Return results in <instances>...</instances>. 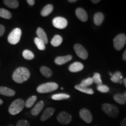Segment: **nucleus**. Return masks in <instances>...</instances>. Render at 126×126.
<instances>
[{"mask_svg":"<svg viewBox=\"0 0 126 126\" xmlns=\"http://www.w3.org/2000/svg\"><path fill=\"white\" fill-rule=\"evenodd\" d=\"M31 77L29 70L25 67H19L12 74V79L15 82L22 83L26 81Z\"/></svg>","mask_w":126,"mask_h":126,"instance_id":"f257e3e1","label":"nucleus"},{"mask_svg":"<svg viewBox=\"0 0 126 126\" xmlns=\"http://www.w3.org/2000/svg\"><path fill=\"white\" fill-rule=\"evenodd\" d=\"M25 102L23 99H18L11 104L9 107L8 111L11 115H16L19 113L23 109Z\"/></svg>","mask_w":126,"mask_h":126,"instance_id":"f03ea898","label":"nucleus"},{"mask_svg":"<svg viewBox=\"0 0 126 126\" xmlns=\"http://www.w3.org/2000/svg\"><path fill=\"white\" fill-rule=\"evenodd\" d=\"M59 88L57 83L55 82H47L39 85L37 88V92L40 94H46L56 91Z\"/></svg>","mask_w":126,"mask_h":126,"instance_id":"7ed1b4c3","label":"nucleus"},{"mask_svg":"<svg viewBox=\"0 0 126 126\" xmlns=\"http://www.w3.org/2000/svg\"><path fill=\"white\" fill-rule=\"evenodd\" d=\"M102 109L104 112L111 117H116L119 114V109L114 105L104 103L102 105Z\"/></svg>","mask_w":126,"mask_h":126,"instance_id":"20e7f679","label":"nucleus"},{"mask_svg":"<svg viewBox=\"0 0 126 126\" xmlns=\"http://www.w3.org/2000/svg\"><path fill=\"white\" fill-rule=\"evenodd\" d=\"M126 43V35L120 33L114 37L113 40V45L116 50H121L124 47Z\"/></svg>","mask_w":126,"mask_h":126,"instance_id":"39448f33","label":"nucleus"},{"mask_svg":"<svg viewBox=\"0 0 126 126\" xmlns=\"http://www.w3.org/2000/svg\"><path fill=\"white\" fill-rule=\"evenodd\" d=\"M22 31L19 28H15L9 34L8 41L11 45H16L20 41Z\"/></svg>","mask_w":126,"mask_h":126,"instance_id":"423d86ee","label":"nucleus"},{"mask_svg":"<svg viewBox=\"0 0 126 126\" xmlns=\"http://www.w3.org/2000/svg\"><path fill=\"white\" fill-rule=\"evenodd\" d=\"M53 25L55 28L57 29H63L67 27L68 21L65 18L63 17H56L53 20Z\"/></svg>","mask_w":126,"mask_h":126,"instance_id":"0eeeda50","label":"nucleus"},{"mask_svg":"<svg viewBox=\"0 0 126 126\" xmlns=\"http://www.w3.org/2000/svg\"><path fill=\"white\" fill-rule=\"evenodd\" d=\"M74 49L79 57L83 60H86L88 57V52L85 48L80 44H75Z\"/></svg>","mask_w":126,"mask_h":126,"instance_id":"6e6552de","label":"nucleus"},{"mask_svg":"<svg viewBox=\"0 0 126 126\" xmlns=\"http://www.w3.org/2000/svg\"><path fill=\"white\" fill-rule=\"evenodd\" d=\"M58 122L63 124H68L71 122L72 116L65 111H61L57 117Z\"/></svg>","mask_w":126,"mask_h":126,"instance_id":"1a4fd4ad","label":"nucleus"},{"mask_svg":"<svg viewBox=\"0 0 126 126\" xmlns=\"http://www.w3.org/2000/svg\"><path fill=\"white\" fill-rule=\"evenodd\" d=\"M79 116L84 122L87 123H90L92 122L93 117L89 110L86 109H82L79 111Z\"/></svg>","mask_w":126,"mask_h":126,"instance_id":"9d476101","label":"nucleus"},{"mask_svg":"<svg viewBox=\"0 0 126 126\" xmlns=\"http://www.w3.org/2000/svg\"><path fill=\"white\" fill-rule=\"evenodd\" d=\"M75 15L81 21L86 22L88 20V14L86 11L81 8H78L75 11Z\"/></svg>","mask_w":126,"mask_h":126,"instance_id":"9b49d317","label":"nucleus"},{"mask_svg":"<svg viewBox=\"0 0 126 126\" xmlns=\"http://www.w3.org/2000/svg\"><path fill=\"white\" fill-rule=\"evenodd\" d=\"M54 111H55V109L54 108H48L46 109L40 117L41 121H42V122H45V121L48 120L50 117H51V116H53V114H54Z\"/></svg>","mask_w":126,"mask_h":126,"instance_id":"f8f14e48","label":"nucleus"},{"mask_svg":"<svg viewBox=\"0 0 126 126\" xmlns=\"http://www.w3.org/2000/svg\"><path fill=\"white\" fill-rule=\"evenodd\" d=\"M72 59V57L71 55H67L65 56H59L56 58L54 62L57 65H63L71 60Z\"/></svg>","mask_w":126,"mask_h":126,"instance_id":"ddd939ff","label":"nucleus"},{"mask_svg":"<svg viewBox=\"0 0 126 126\" xmlns=\"http://www.w3.org/2000/svg\"><path fill=\"white\" fill-rule=\"evenodd\" d=\"M83 68V65L79 62H75L69 66L68 70L71 72H77L81 71Z\"/></svg>","mask_w":126,"mask_h":126,"instance_id":"4468645a","label":"nucleus"},{"mask_svg":"<svg viewBox=\"0 0 126 126\" xmlns=\"http://www.w3.org/2000/svg\"><path fill=\"white\" fill-rule=\"evenodd\" d=\"M44 105H45V103H44L43 101L39 102L34 106V108L31 110V114L33 115V116H37V115H38L43 109Z\"/></svg>","mask_w":126,"mask_h":126,"instance_id":"2eb2a0df","label":"nucleus"},{"mask_svg":"<svg viewBox=\"0 0 126 126\" xmlns=\"http://www.w3.org/2000/svg\"><path fill=\"white\" fill-rule=\"evenodd\" d=\"M36 34H37V37L39 39L43 40L45 44H47V43H48V39H47V34L42 28H37V31H36Z\"/></svg>","mask_w":126,"mask_h":126,"instance_id":"dca6fc26","label":"nucleus"},{"mask_svg":"<svg viewBox=\"0 0 126 126\" xmlns=\"http://www.w3.org/2000/svg\"><path fill=\"white\" fill-rule=\"evenodd\" d=\"M0 94L7 96H13L15 94V92L10 88L0 86Z\"/></svg>","mask_w":126,"mask_h":126,"instance_id":"f3484780","label":"nucleus"},{"mask_svg":"<svg viewBox=\"0 0 126 126\" xmlns=\"http://www.w3.org/2000/svg\"><path fill=\"white\" fill-rule=\"evenodd\" d=\"M53 9H54V7L53 5L51 4H48L46 5L45 7L41 11V15L42 16H47L49 15L50 14L53 12Z\"/></svg>","mask_w":126,"mask_h":126,"instance_id":"a211bd4d","label":"nucleus"},{"mask_svg":"<svg viewBox=\"0 0 126 126\" xmlns=\"http://www.w3.org/2000/svg\"><path fill=\"white\" fill-rule=\"evenodd\" d=\"M110 79L114 83H122L123 75L122 72L120 71H116L114 72L110 78Z\"/></svg>","mask_w":126,"mask_h":126,"instance_id":"6ab92c4d","label":"nucleus"},{"mask_svg":"<svg viewBox=\"0 0 126 126\" xmlns=\"http://www.w3.org/2000/svg\"><path fill=\"white\" fill-rule=\"evenodd\" d=\"M104 20V15L101 12H97L94 15V22L96 26H100Z\"/></svg>","mask_w":126,"mask_h":126,"instance_id":"aec40b11","label":"nucleus"},{"mask_svg":"<svg viewBox=\"0 0 126 126\" xmlns=\"http://www.w3.org/2000/svg\"><path fill=\"white\" fill-rule=\"evenodd\" d=\"M113 99L120 105H124L126 103V97L124 94H114Z\"/></svg>","mask_w":126,"mask_h":126,"instance_id":"412c9836","label":"nucleus"},{"mask_svg":"<svg viewBox=\"0 0 126 126\" xmlns=\"http://www.w3.org/2000/svg\"><path fill=\"white\" fill-rule=\"evenodd\" d=\"M63 38L61 36L56 34L55 35L51 41V44L53 46L58 47L62 43Z\"/></svg>","mask_w":126,"mask_h":126,"instance_id":"4be33fe9","label":"nucleus"},{"mask_svg":"<svg viewBox=\"0 0 126 126\" xmlns=\"http://www.w3.org/2000/svg\"><path fill=\"white\" fill-rule=\"evenodd\" d=\"M40 72L44 77H47V78H49V77L52 76L53 72L52 71L50 70L49 68L46 67V66H42L41 67L40 69Z\"/></svg>","mask_w":126,"mask_h":126,"instance_id":"5701e85b","label":"nucleus"},{"mask_svg":"<svg viewBox=\"0 0 126 126\" xmlns=\"http://www.w3.org/2000/svg\"><path fill=\"white\" fill-rule=\"evenodd\" d=\"M4 3L11 8L15 9L19 7V2L17 0H5Z\"/></svg>","mask_w":126,"mask_h":126,"instance_id":"b1692460","label":"nucleus"},{"mask_svg":"<svg viewBox=\"0 0 126 126\" xmlns=\"http://www.w3.org/2000/svg\"><path fill=\"white\" fill-rule=\"evenodd\" d=\"M75 88L77 90H78L80 92L85 93V94H94V91L92 90V89L89 88H86V87H83V86H81L79 85H77L75 86Z\"/></svg>","mask_w":126,"mask_h":126,"instance_id":"393cba45","label":"nucleus"},{"mask_svg":"<svg viewBox=\"0 0 126 126\" xmlns=\"http://www.w3.org/2000/svg\"><path fill=\"white\" fill-rule=\"evenodd\" d=\"M70 97V96L68 94H53L51 96L52 99L54 100H64V99H69Z\"/></svg>","mask_w":126,"mask_h":126,"instance_id":"a878e982","label":"nucleus"},{"mask_svg":"<svg viewBox=\"0 0 126 126\" xmlns=\"http://www.w3.org/2000/svg\"><path fill=\"white\" fill-rule=\"evenodd\" d=\"M0 17L6 19H9L12 18V14L7 9L0 8Z\"/></svg>","mask_w":126,"mask_h":126,"instance_id":"bb28decb","label":"nucleus"},{"mask_svg":"<svg viewBox=\"0 0 126 126\" xmlns=\"http://www.w3.org/2000/svg\"><path fill=\"white\" fill-rule=\"evenodd\" d=\"M37 100V96H32L31 97H30L29 98H28L25 102V106L27 108H30L31 107L33 106V105H34L35 102Z\"/></svg>","mask_w":126,"mask_h":126,"instance_id":"cd10ccee","label":"nucleus"},{"mask_svg":"<svg viewBox=\"0 0 126 126\" xmlns=\"http://www.w3.org/2000/svg\"><path fill=\"white\" fill-rule=\"evenodd\" d=\"M34 42L36 44V46H37V48H39V50H44L45 49L46 44L45 43V42H44L43 40H42L41 39H39L38 37H36V38H34Z\"/></svg>","mask_w":126,"mask_h":126,"instance_id":"c85d7f7f","label":"nucleus"},{"mask_svg":"<svg viewBox=\"0 0 126 126\" xmlns=\"http://www.w3.org/2000/svg\"><path fill=\"white\" fill-rule=\"evenodd\" d=\"M22 55L23 57H24V59L26 60H31L33 59L34 57L33 53L29 50H24V51H23Z\"/></svg>","mask_w":126,"mask_h":126,"instance_id":"c756f323","label":"nucleus"},{"mask_svg":"<svg viewBox=\"0 0 126 126\" xmlns=\"http://www.w3.org/2000/svg\"><path fill=\"white\" fill-rule=\"evenodd\" d=\"M93 79V82H94L96 84H97V85H100L102 84V81L101 79V76L99 73L96 72L94 74V76L92 77Z\"/></svg>","mask_w":126,"mask_h":126,"instance_id":"7c9ffc66","label":"nucleus"},{"mask_svg":"<svg viewBox=\"0 0 126 126\" xmlns=\"http://www.w3.org/2000/svg\"><path fill=\"white\" fill-rule=\"evenodd\" d=\"M94 82H93L92 78L89 77V78H88L85 79H83V81H82L81 83L79 84V85L83 86V87L88 88V86L91 85Z\"/></svg>","mask_w":126,"mask_h":126,"instance_id":"2f4dec72","label":"nucleus"},{"mask_svg":"<svg viewBox=\"0 0 126 126\" xmlns=\"http://www.w3.org/2000/svg\"><path fill=\"white\" fill-rule=\"evenodd\" d=\"M97 91L102 93H108L109 91V88L107 85L103 84L100 85H97Z\"/></svg>","mask_w":126,"mask_h":126,"instance_id":"473e14b6","label":"nucleus"},{"mask_svg":"<svg viewBox=\"0 0 126 126\" xmlns=\"http://www.w3.org/2000/svg\"><path fill=\"white\" fill-rule=\"evenodd\" d=\"M16 126H30V124L27 120H21L17 123Z\"/></svg>","mask_w":126,"mask_h":126,"instance_id":"72a5a7b5","label":"nucleus"},{"mask_svg":"<svg viewBox=\"0 0 126 126\" xmlns=\"http://www.w3.org/2000/svg\"><path fill=\"white\" fill-rule=\"evenodd\" d=\"M5 30V29L4 26H3L2 25H0V37L4 34Z\"/></svg>","mask_w":126,"mask_h":126,"instance_id":"f704fd0d","label":"nucleus"},{"mask_svg":"<svg viewBox=\"0 0 126 126\" xmlns=\"http://www.w3.org/2000/svg\"><path fill=\"white\" fill-rule=\"evenodd\" d=\"M27 2L31 6H33L34 4V3H35V1L34 0H28Z\"/></svg>","mask_w":126,"mask_h":126,"instance_id":"c9c22d12","label":"nucleus"},{"mask_svg":"<svg viewBox=\"0 0 126 126\" xmlns=\"http://www.w3.org/2000/svg\"><path fill=\"white\" fill-rule=\"evenodd\" d=\"M120 126H126V118H124V119L122 121L120 124Z\"/></svg>","mask_w":126,"mask_h":126,"instance_id":"e433bc0d","label":"nucleus"},{"mask_svg":"<svg viewBox=\"0 0 126 126\" xmlns=\"http://www.w3.org/2000/svg\"><path fill=\"white\" fill-rule=\"evenodd\" d=\"M123 60L124 61H126V49L124 51L123 54Z\"/></svg>","mask_w":126,"mask_h":126,"instance_id":"4c0bfd02","label":"nucleus"},{"mask_svg":"<svg viewBox=\"0 0 126 126\" xmlns=\"http://www.w3.org/2000/svg\"><path fill=\"white\" fill-rule=\"evenodd\" d=\"M91 1H92L93 3H94V4H97V3L100 2V0H92Z\"/></svg>","mask_w":126,"mask_h":126,"instance_id":"58836bf2","label":"nucleus"},{"mask_svg":"<svg viewBox=\"0 0 126 126\" xmlns=\"http://www.w3.org/2000/svg\"><path fill=\"white\" fill-rule=\"evenodd\" d=\"M123 82L124 86H125L126 88V78H124V79H123Z\"/></svg>","mask_w":126,"mask_h":126,"instance_id":"ea45409f","label":"nucleus"},{"mask_svg":"<svg viewBox=\"0 0 126 126\" xmlns=\"http://www.w3.org/2000/svg\"><path fill=\"white\" fill-rule=\"evenodd\" d=\"M68 2H77V0H68Z\"/></svg>","mask_w":126,"mask_h":126,"instance_id":"a19ab883","label":"nucleus"},{"mask_svg":"<svg viewBox=\"0 0 126 126\" xmlns=\"http://www.w3.org/2000/svg\"><path fill=\"white\" fill-rule=\"evenodd\" d=\"M3 103V101L1 99H0V105H1Z\"/></svg>","mask_w":126,"mask_h":126,"instance_id":"79ce46f5","label":"nucleus"},{"mask_svg":"<svg viewBox=\"0 0 126 126\" xmlns=\"http://www.w3.org/2000/svg\"><path fill=\"white\" fill-rule=\"evenodd\" d=\"M124 94L126 96V91H125V92H124Z\"/></svg>","mask_w":126,"mask_h":126,"instance_id":"37998d69","label":"nucleus"}]
</instances>
